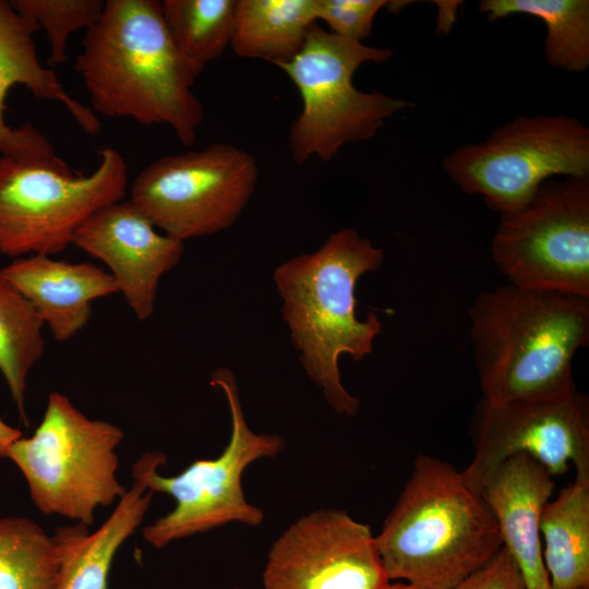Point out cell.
<instances>
[{
    "mask_svg": "<svg viewBox=\"0 0 589 589\" xmlns=\"http://www.w3.org/2000/svg\"><path fill=\"white\" fill-rule=\"evenodd\" d=\"M204 68L178 48L158 0H106L75 61L93 111L167 124L184 145L203 120L192 86Z\"/></svg>",
    "mask_w": 589,
    "mask_h": 589,
    "instance_id": "1",
    "label": "cell"
},
{
    "mask_svg": "<svg viewBox=\"0 0 589 589\" xmlns=\"http://www.w3.org/2000/svg\"><path fill=\"white\" fill-rule=\"evenodd\" d=\"M482 398L491 404L564 396L576 389L572 364L589 340V299L501 285L469 310Z\"/></svg>",
    "mask_w": 589,
    "mask_h": 589,
    "instance_id": "2",
    "label": "cell"
},
{
    "mask_svg": "<svg viewBox=\"0 0 589 589\" xmlns=\"http://www.w3.org/2000/svg\"><path fill=\"white\" fill-rule=\"evenodd\" d=\"M381 248L351 228L332 233L314 252L289 259L275 268L281 314L300 363L338 413L357 414L360 402L342 385L339 359L360 361L373 350L382 322L370 312L357 316L360 277L378 269Z\"/></svg>",
    "mask_w": 589,
    "mask_h": 589,
    "instance_id": "3",
    "label": "cell"
},
{
    "mask_svg": "<svg viewBox=\"0 0 589 589\" xmlns=\"http://www.w3.org/2000/svg\"><path fill=\"white\" fill-rule=\"evenodd\" d=\"M375 543L388 578L454 589L502 549L497 522L452 465L419 455Z\"/></svg>",
    "mask_w": 589,
    "mask_h": 589,
    "instance_id": "4",
    "label": "cell"
},
{
    "mask_svg": "<svg viewBox=\"0 0 589 589\" xmlns=\"http://www.w3.org/2000/svg\"><path fill=\"white\" fill-rule=\"evenodd\" d=\"M122 438L119 426L86 417L65 395L52 392L33 435L11 443L5 458L19 467L44 515L89 526L99 506L127 492L117 478L116 448Z\"/></svg>",
    "mask_w": 589,
    "mask_h": 589,
    "instance_id": "5",
    "label": "cell"
},
{
    "mask_svg": "<svg viewBox=\"0 0 589 589\" xmlns=\"http://www.w3.org/2000/svg\"><path fill=\"white\" fill-rule=\"evenodd\" d=\"M389 48L341 38L314 24L300 51L278 65L292 80L302 110L290 128L297 164L316 156L330 160L346 144L376 135L386 119L412 104L378 92L358 89L352 77L365 62H384Z\"/></svg>",
    "mask_w": 589,
    "mask_h": 589,
    "instance_id": "6",
    "label": "cell"
},
{
    "mask_svg": "<svg viewBox=\"0 0 589 589\" xmlns=\"http://www.w3.org/2000/svg\"><path fill=\"white\" fill-rule=\"evenodd\" d=\"M211 385L224 392L230 412L231 433L223 453L215 459L194 460L172 477L157 472V468L166 464V456L160 452L144 454L133 467V477L141 479L147 490L169 494L176 500L171 512L143 530L144 539L157 549L230 522L255 527L264 518L263 510L245 500L242 474L255 460L277 456L284 440L250 429L231 370L216 369Z\"/></svg>",
    "mask_w": 589,
    "mask_h": 589,
    "instance_id": "7",
    "label": "cell"
},
{
    "mask_svg": "<svg viewBox=\"0 0 589 589\" xmlns=\"http://www.w3.org/2000/svg\"><path fill=\"white\" fill-rule=\"evenodd\" d=\"M128 166L112 147L99 151L91 175H77L60 157L0 156V253L55 255L72 244L76 229L101 207L123 200Z\"/></svg>",
    "mask_w": 589,
    "mask_h": 589,
    "instance_id": "8",
    "label": "cell"
},
{
    "mask_svg": "<svg viewBox=\"0 0 589 589\" xmlns=\"http://www.w3.org/2000/svg\"><path fill=\"white\" fill-rule=\"evenodd\" d=\"M444 168L464 192L509 214L552 177L589 179V129L563 115L518 117L485 141L457 148Z\"/></svg>",
    "mask_w": 589,
    "mask_h": 589,
    "instance_id": "9",
    "label": "cell"
},
{
    "mask_svg": "<svg viewBox=\"0 0 589 589\" xmlns=\"http://www.w3.org/2000/svg\"><path fill=\"white\" fill-rule=\"evenodd\" d=\"M254 156L235 145L166 155L134 179L130 201L152 224L181 242L231 227L255 190Z\"/></svg>",
    "mask_w": 589,
    "mask_h": 589,
    "instance_id": "10",
    "label": "cell"
},
{
    "mask_svg": "<svg viewBox=\"0 0 589 589\" xmlns=\"http://www.w3.org/2000/svg\"><path fill=\"white\" fill-rule=\"evenodd\" d=\"M491 253L510 285L589 299V179L544 182L502 215Z\"/></svg>",
    "mask_w": 589,
    "mask_h": 589,
    "instance_id": "11",
    "label": "cell"
},
{
    "mask_svg": "<svg viewBox=\"0 0 589 589\" xmlns=\"http://www.w3.org/2000/svg\"><path fill=\"white\" fill-rule=\"evenodd\" d=\"M472 434L474 456L461 473L478 492L495 468L515 455L530 456L553 477L574 466L575 480L589 482L588 402L577 389L555 398L505 404L481 398Z\"/></svg>",
    "mask_w": 589,
    "mask_h": 589,
    "instance_id": "12",
    "label": "cell"
},
{
    "mask_svg": "<svg viewBox=\"0 0 589 589\" xmlns=\"http://www.w3.org/2000/svg\"><path fill=\"white\" fill-rule=\"evenodd\" d=\"M390 582L368 525L339 509L291 524L273 543L265 589H385Z\"/></svg>",
    "mask_w": 589,
    "mask_h": 589,
    "instance_id": "13",
    "label": "cell"
},
{
    "mask_svg": "<svg viewBox=\"0 0 589 589\" xmlns=\"http://www.w3.org/2000/svg\"><path fill=\"white\" fill-rule=\"evenodd\" d=\"M72 244L100 260L140 321L152 316L161 277L181 260L183 242L159 233L130 201L108 204L74 232Z\"/></svg>",
    "mask_w": 589,
    "mask_h": 589,
    "instance_id": "14",
    "label": "cell"
},
{
    "mask_svg": "<svg viewBox=\"0 0 589 589\" xmlns=\"http://www.w3.org/2000/svg\"><path fill=\"white\" fill-rule=\"evenodd\" d=\"M38 29L10 1L0 0V156L58 158L48 139L31 123L19 128L5 123L7 96L15 85L25 86L36 98L60 103L86 133L94 135L100 131L93 109L69 95L56 72L40 63L34 41Z\"/></svg>",
    "mask_w": 589,
    "mask_h": 589,
    "instance_id": "15",
    "label": "cell"
},
{
    "mask_svg": "<svg viewBox=\"0 0 589 589\" xmlns=\"http://www.w3.org/2000/svg\"><path fill=\"white\" fill-rule=\"evenodd\" d=\"M554 484L541 464L528 455H515L500 464L479 488L526 589H551L542 556L540 516Z\"/></svg>",
    "mask_w": 589,
    "mask_h": 589,
    "instance_id": "16",
    "label": "cell"
},
{
    "mask_svg": "<svg viewBox=\"0 0 589 589\" xmlns=\"http://www.w3.org/2000/svg\"><path fill=\"white\" fill-rule=\"evenodd\" d=\"M2 272L58 341L70 339L87 324L94 300L119 293L112 275L89 262L33 254L14 259Z\"/></svg>",
    "mask_w": 589,
    "mask_h": 589,
    "instance_id": "17",
    "label": "cell"
},
{
    "mask_svg": "<svg viewBox=\"0 0 589 589\" xmlns=\"http://www.w3.org/2000/svg\"><path fill=\"white\" fill-rule=\"evenodd\" d=\"M153 492L134 478L109 518L94 532L76 522L56 530L62 550L58 589H108V576L121 544L142 524Z\"/></svg>",
    "mask_w": 589,
    "mask_h": 589,
    "instance_id": "18",
    "label": "cell"
},
{
    "mask_svg": "<svg viewBox=\"0 0 589 589\" xmlns=\"http://www.w3.org/2000/svg\"><path fill=\"white\" fill-rule=\"evenodd\" d=\"M316 0H238L231 48L275 65L290 61L316 24Z\"/></svg>",
    "mask_w": 589,
    "mask_h": 589,
    "instance_id": "19",
    "label": "cell"
},
{
    "mask_svg": "<svg viewBox=\"0 0 589 589\" xmlns=\"http://www.w3.org/2000/svg\"><path fill=\"white\" fill-rule=\"evenodd\" d=\"M540 532L551 589L589 587V482L575 480L543 506Z\"/></svg>",
    "mask_w": 589,
    "mask_h": 589,
    "instance_id": "20",
    "label": "cell"
},
{
    "mask_svg": "<svg viewBox=\"0 0 589 589\" xmlns=\"http://www.w3.org/2000/svg\"><path fill=\"white\" fill-rule=\"evenodd\" d=\"M490 22L510 14L540 19L546 26L544 57L551 67L584 72L589 65L588 0H482Z\"/></svg>",
    "mask_w": 589,
    "mask_h": 589,
    "instance_id": "21",
    "label": "cell"
},
{
    "mask_svg": "<svg viewBox=\"0 0 589 589\" xmlns=\"http://www.w3.org/2000/svg\"><path fill=\"white\" fill-rule=\"evenodd\" d=\"M62 550L35 521L0 518V589H58Z\"/></svg>",
    "mask_w": 589,
    "mask_h": 589,
    "instance_id": "22",
    "label": "cell"
},
{
    "mask_svg": "<svg viewBox=\"0 0 589 589\" xmlns=\"http://www.w3.org/2000/svg\"><path fill=\"white\" fill-rule=\"evenodd\" d=\"M44 325L32 303L0 268V372L23 420L26 380L44 353Z\"/></svg>",
    "mask_w": 589,
    "mask_h": 589,
    "instance_id": "23",
    "label": "cell"
},
{
    "mask_svg": "<svg viewBox=\"0 0 589 589\" xmlns=\"http://www.w3.org/2000/svg\"><path fill=\"white\" fill-rule=\"evenodd\" d=\"M236 0H165L161 11L178 48L205 67L231 44Z\"/></svg>",
    "mask_w": 589,
    "mask_h": 589,
    "instance_id": "24",
    "label": "cell"
},
{
    "mask_svg": "<svg viewBox=\"0 0 589 589\" xmlns=\"http://www.w3.org/2000/svg\"><path fill=\"white\" fill-rule=\"evenodd\" d=\"M11 5L44 29L49 43V65L58 67L68 59L70 36L87 31L101 16L104 0H12Z\"/></svg>",
    "mask_w": 589,
    "mask_h": 589,
    "instance_id": "25",
    "label": "cell"
},
{
    "mask_svg": "<svg viewBox=\"0 0 589 589\" xmlns=\"http://www.w3.org/2000/svg\"><path fill=\"white\" fill-rule=\"evenodd\" d=\"M387 4L384 0H316L317 21H324L329 32L341 38L362 43L375 15Z\"/></svg>",
    "mask_w": 589,
    "mask_h": 589,
    "instance_id": "26",
    "label": "cell"
},
{
    "mask_svg": "<svg viewBox=\"0 0 589 589\" xmlns=\"http://www.w3.org/2000/svg\"><path fill=\"white\" fill-rule=\"evenodd\" d=\"M454 589H526V585L510 554L502 546L493 558Z\"/></svg>",
    "mask_w": 589,
    "mask_h": 589,
    "instance_id": "27",
    "label": "cell"
},
{
    "mask_svg": "<svg viewBox=\"0 0 589 589\" xmlns=\"http://www.w3.org/2000/svg\"><path fill=\"white\" fill-rule=\"evenodd\" d=\"M22 436L20 430L9 425L0 418V457L5 458L7 450L11 443Z\"/></svg>",
    "mask_w": 589,
    "mask_h": 589,
    "instance_id": "28",
    "label": "cell"
},
{
    "mask_svg": "<svg viewBox=\"0 0 589 589\" xmlns=\"http://www.w3.org/2000/svg\"><path fill=\"white\" fill-rule=\"evenodd\" d=\"M385 589H426L424 587L410 584V582H396V584H388Z\"/></svg>",
    "mask_w": 589,
    "mask_h": 589,
    "instance_id": "29",
    "label": "cell"
},
{
    "mask_svg": "<svg viewBox=\"0 0 589 589\" xmlns=\"http://www.w3.org/2000/svg\"><path fill=\"white\" fill-rule=\"evenodd\" d=\"M581 589H589V587H586V588H581Z\"/></svg>",
    "mask_w": 589,
    "mask_h": 589,
    "instance_id": "30",
    "label": "cell"
},
{
    "mask_svg": "<svg viewBox=\"0 0 589 589\" xmlns=\"http://www.w3.org/2000/svg\"><path fill=\"white\" fill-rule=\"evenodd\" d=\"M236 589H240V588H236Z\"/></svg>",
    "mask_w": 589,
    "mask_h": 589,
    "instance_id": "31",
    "label": "cell"
}]
</instances>
